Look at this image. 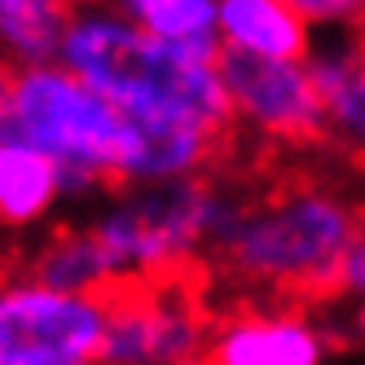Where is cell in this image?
I'll return each mask as SVG.
<instances>
[{
	"label": "cell",
	"instance_id": "obj_17",
	"mask_svg": "<svg viewBox=\"0 0 365 365\" xmlns=\"http://www.w3.org/2000/svg\"><path fill=\"white\" fill-rule=\"evenodd\" d=\"M14 66L5 62V58H0V133H5V128H9V101H14Z\"/></svg>",
	"mask_w": 365,
	"mask_h": 365
},
{
	"label": "cell",
	"instance_id": "obj_16",
	"mask_svg": "<svg viewBox=\"0 0 365 365\" xmlns=\"http://www.w3.org/2000/svg\"><path fill=\"white\" fill-rule=\"evenodd\" d=\"M334 295H344V299H352V304H365V229H361V238L352 242L344 269H339Z\"/></svg>",
	"mask_w": 365,
	"mask_h": 365
},
{
	"label": "cell",
	"instance_id": "obj_5",
	"mask_svg": "<svg viewBox=\"0 0 365 365\" xmlns=\"http://www.w3.org/2000/svg\"><path fill=\"white\" fill-rule=\"evenodd\" d=\"M110 299L48 291L22 269L0 273V365H101Z\"/></svg>",
	"mask_w": 365,
	"mask_h": 365
},
{
	"label": "cell",
	"instance_id": "obj_3",
	"mask_svg": "<svg viewBox=\"0 0 365 365\" xmlns=\"http://www.w3.org/2000/svg\"><path fill=\"white\" fill-rule=\"evenodd\" d=\"M242 198L220 180H172V185H133L93 212L88 233L101 242L123 286L176 282L194 259L212 255Z\"/></svg>",
	"mask_w": 365,
	"mask_h": 365
},
{
	"label": "cell",
	"instance_id": "obj_2",
	"mask_svg": "<svg viewBox=\"0 0 365 365\" xmlns=\"http://www.w3.org/2000/svg\"><path fill=\"white\" fill-rule=\"evenodd\" d=\"M361 229L365 220L352 198L322 180H295V185L273 190L269 198L242 202L212 259L233 286L251 295H330Z\"/></svg>",
	"mask_w": 365,
	"mask_h": 365
},
{
	"label": "cell",
	"instance_id": "obj_8",
	"mask_svg": "<svg viewBox=\"0 0 365 365\" xmlns=\"http://www.w3.org/2000/svg\"><path fill=\"white\" fill-rule=\"evenodd\" d=\"M334 334L312 312L291 304L233 308L212 322L202 365H326Z\"/></svg>",
	"mask_w": 365,
	"mask_h": 365
},
{
	"label": "cell",
	"instance_id": "obj_12",
	"mask_svg": "<svg viewBox=\"0 0 365 365\" xmlns=\"http://www.w3.org/2000/svg\"><path fill=\"white\" fill-rule=\"evenodd\" d=\"M22 273L36 277L40 286H48V291H66V295L110 299L115 291H123L115 264L106 259L101 242L88 233V225L58 229L44 242H36V251L22 259Z\"/></svg>",
	"mask_w": 365,
	"mask_h": 365
},
{
	"label": "cell",
	"instance_id": "obj_11",
	"mask_svg": "<svg viewBox=\"0 0 365 365\" xmlns=\"http://www.w3.org/2000/svg\"><path fill=\"white\" fill-rule=\"evenodd\" d=\"M66 202L62 172L44 150L14 133H0V229H40Z\"/></svg>",
	"mask_w": 365,
	"mask_h": 365
},
{
	"label": "cell",
	"instance_id": "obj_1",
	"mask_svg": "<svg viewBox=\"0 0 365 365\" xmlns=\"http://www.w3.org/2000/svg\"><path fill=\"white\" fill-rule=\"evenodd\" d=\"M58 66L133 123H198L220 137L233 123L220 48L154 40L101 0L75 5Z\"/></svg>",
	"mask_w": 365,
	"mask_h": 365
},
{
	"label": "cell",
	"instance_id": "obj_9",
	"mask_svg": "<svg viewBox=\"0 0 365 365\" xmlns=\"http://www.w3.org/2000/svg\"><path fill=\"white\" fill-rule=\"evenodd\" d=\"M304 66L326 101V133L356 163H365V40L339 31L312 44Z\"/></svg>",
	"mask_w": 365,
	"mask_h": 365
},
{
	"label": "cell",
	"instance_id": "obj_13",
	"mask_svg": "<svg viewBox=\"0 0 365 365\" xmlns=\"http://www.w3.org/2000/svg\"><path fill=\"white\" fill-rule=\"evenodd\" d=\"M80 0H0V58L14 71L58 62Z\"/></svg>",
	"mask_w": 365,
	"mask_h": 365
},
{
	"label": "cell",
	"instance_id": "obj_15",
	"mask_svg": "<svg viewBox=\"0 0 365 365\" xmlns=\"http://www.w3.org/2000/svg\"><path fill=\"white\" fill-rule=\"evenodd\" d=\"M291 9L317 31H356L365 27V0H291Z\"/></svg>",
	"mask_w": 365,
	"mask_h": 365
},
{
	"label": "cell",
	"instance_id": "obj_4",
	"mask_svg": "<svg viewBox=\"0 0 365 365\" xmlns=\"http://www.w3.org/2000/svg\"><path fill=\"white\" fill-rule=\"evenodd\" d=\"M5 133L31 141L58 163L66 202L93 198L106 185H115L123 150V115L58 62L14 75Z\"/></svg>",
	"mask_w": 365,
	"mask_h": 365
},
{
	"label": "cell",
	"instance_id": "obj_6",
	"mask_svg": "<svg viewBox=\"0 0 365 365\" xmlns=\"http://www.w3.org/2000/svg\"><path fill=\"white\" fill-rule=\"evenodd\" d=\"M212 317L176 282L123 286L110 295L101 365H202Z\"/></svg>",
	"mask_w": 365,
	"mask_h": 365
},
{
	"label": "cell",
	"instance_id": "obj_7",
	"mask_svg": "<svg viewBox=\"0 0 365 365\" xmlns=\"http://www.w3.org/2000/svg\"><path fill=\"white\" fill-rule=\"evenodd\" d=\"M229 119L273 145H312L326 137V101L304 62H255L220 53Z\"/></svg>",
	"mask_w": 365,
	"mask_h": 365
},
{
	"label": "cell",
	"instance_id": "obj_14",
	"mask_svg": "<svg viewBox=\"0 0 365 365\" xmlns=\"http://www.w3.org/2000/svg\"><path fill=\"white\" fill-rule=\"evenodd\" d=\"M154 40L216 48V0H101Z\"/></svg>",
	"mask_w": 365,
	"mask_h": 365
},
{
	"label": "cell",
	"instance_id": "obj_10",
	"mask_svg": "<svg viewBox=\"0 0 365 365\" xmlns=\"http://www.w3.org/2000/svg\"><path fill=\"white\" fill-rule=\"evenodd\" d=\"M216 48L255 62H304L312 27L291 0H216Z\"/></svg>",
	"mask_w": 365,
	"mask_h": 365
},
{
	"label": "cell",
	"instance_id": "obj_18",
	"mask_svg": "<svg viewBox=\"0 0 365 365\" xmlns=\"http://www.w3.org/2000/svg\"><path fill=\"white\" fill-rule=\"evenodd\" d=\"M352 334L365 344V304H352Z\"/></svg>",
	"mask_w": 365,
	"mask_h": 365
}]
</instances>
